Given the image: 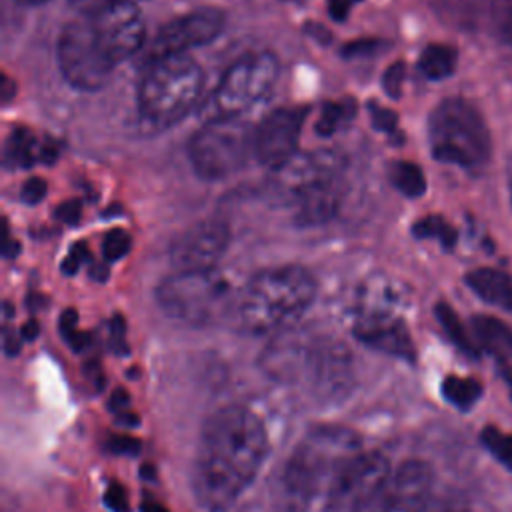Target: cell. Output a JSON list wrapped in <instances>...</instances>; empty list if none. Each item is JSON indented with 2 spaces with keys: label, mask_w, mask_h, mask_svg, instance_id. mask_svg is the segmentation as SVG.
Returning <instances> with one entry per match:
<instances>
[{
  "label": "cell",
  "mask_w": 512,
  "mask_h": 512,
  "mask_svg": "<svg viewBox=\"0 0 512 512\" xmlns=\"http://www.w3.org/2000/svg\"><path fill=\"white\" fill-rule=\"evenodd\" d=\"M268 456V430L246 406L212 412L196 444L192 490L208 512H226L250 488Z\"/></svg>",
  "instance_id": "cell-1"
},
{
  "label": "cell",
  "mask_w": 512,
  "mask_h": 512,
  "mask_svg": "<svg viewBox=\"0 0 512 512\" xmlns=\"http://www.w3.org/2000/svg\"><path fill=\"white\" fill-rule=\"evenodd\" d=\"M276 384L326 406L350 396L356 376L348 346L332 336L286 328L264 348L258 360Z\"/></svg>",
  "instance_id": "cell-2"
},
{
  "label": "cell",
  "mask_w": 512,
  "mask_h": 512,
  "mask_svg": "<svg viewBox=\"0 0 512 512\" xmlns=\"http://www.w3.org/2000/svg\"><path fill=\"white\" fill-rule=\"evenodd\" d=\"M316 298V278L298 264L264 268L240 290L230 326L242 334L264 336L286 330Z\"/></svg>",
  "instance_id": "cell-3"
},
{
  "label": "cell",
  "mask_w": 512,
  "mask_h": 512,
  "mask_svg": "<svg viewBox=\"0 0 512 512\" xmlns=\"http://www.w3.org/2000/svg\"><path fill=\"white\" fill-rule=\"evenodd\" d=\"M360 440L344 428H318L310 432L290 454L280 474V500L288 512H306L326 490L336 468L354 452Z\"/></svg>",
  "instance_id": "cell-4"
},
{
  "label": "cell",
  "mask_w": 512,
  "mask_h": 512,
  "mask_svg": "<svg viewBox=\"0 0 512 512\" xmlns=\"http://www.w3.org/2000/svg\"><path fill=\"white\" fill-rule=\"evenodd\" d=\"M238 290L226 272L176 270L156 288L158 308L174 322L204 328L228 322L234 312Z\"/></svg>",
  "instance_id": "cell-5"
},
{
  "label": "cell",
  "mask_w": 512,
  "mask_h": 512,
  "mask_svg": "<svg viewBox=\"0 0 512 512\" xmlns=\"http://www.w3.org/2000/svg\"><path fill=\"white\" fill-rule=\"evenodd\" d=\"M204 84L200 64L188 54L148 60L138 84V110L154 128L180 122L198 102Z\"/></svg>",
  "instance_id": "cell-6"
},
{
  "label": "cell",
  "mask_w": 512,
  "mask_h": 512,
  "mask_svg": "<svg viewBox=\"0 0 512 512\" xmlns=\"http://www.w3.org/2000/svg\"><path fill=\"white\" fill-rule=\"evenodd\" d=\"M430 152L438 162L466 170L480 168L492 152L482 114L462 98H446L428 116Z\"/></svg>",
  "instance_id": "cell-7"
},
{
  "label": "cell",
  "mask_w": 512,
  "mask_h": 512,
  "mask_svg": "<svg viewBox=\"0 0 512 512\" xmlns=\"http://www.w3.org/2000/svg\"><path fill=\"white\" fill-rule=\"evenodd\" d=\"M254 154V128L242 116L208 120L190 140L188 156L204 180H220L244 166Z\"/></svg>",
  "instance_id": "cell-8"
},
{
  "label": "cell",
  "mask_w": 512,
  "mask_h": 512,
  "mask_svg": "<svg viewBox=\"0 0 512 512\" xmlns=\"http://www.w3.org/2000/svg\"><path fill=\"white\" fill-rule=\"evenodd\" d=\"M390 476V462L382 452H354L332 474L322 494V512H368Z\"/></svg>",
  "instance_id": "cell-9"
},
{
  "label": "cell",
  "mask_w": 512,
  "mask_h": 512,
  "mask_svg": "<svg viewBox=\"0 0 512 512\" xmlns=\"http://www.w3.org/2000/svg\"><path fill=\"white\" fill-rule=\"evenodd\" d=\"M56 60L62 78L76 90H102L112 74L116 62L100 44L88 18L66 24L56 42Z\"/></svg>",
  "instance_id": "cell-10"
},
{
  "label": "cell",
  "mask_w": 512,
  "mask_h": 512,
  "mask_svg": "<svg viewBox=\"0 0 512 512\" xmlns=\"http://www.w3.org/2000/svg\"><path fill=\"white\" fill-rule=\"evenodd\" d=\"M280 64L272 52H252L238 58L212 94V110L220 116H242L264 100L278 78Z\"/></svg>",
  "instance_id": "cell-11"
},
{
  "label": "cell",
  "mask_w": 512,
  "mask_h": 512,
  "mask_svg": "<svg viewBox=\"0 0 512 512\" xmlns=\"http://www.w3.org/2000/svg\"><path fill=\"white\" fill-rule=\"evenodd\" d=\"M346 158L338 150L296 152L288 162L272 170L268 194L278 202H298L314 186L340 178Z\"/></svg>",
  "instance_id": "cell-12"
},
{
  "label": "cell",
  "mask_w": 512,
  "mask_h": 512,
  "mask_svg": "<svg viewBox=\"0 0 512 512\" xmlns=\"http://www.w3.org/2000/svg\"><path fill=\"white\" fill-rule=\"evenodd\" d=\"M224 26H226V14L220 8L204 6L192 12H186L170 20L156 32L148 48V54H150L148 60L186 54L192 48L204 46L214 38H218Z\"/></svg>",
  "instance_id": "cell-13"
},
{
  "label": "cell",
  "mask_w": 512,
  "mask_h": 512,
  "mask_svg": "<svg viewBox=\"0 0 512 512\" xmlns=\"http://www.w3.org/2000/svg\"><path fill=\"white\" fill-rule=\"evenodd\" d=\"M110 58L118 64L142 50L146 28L134 2H118L86 16Z\"/></svg>",
  "instance_id": "cell-14"
},
{
  "label": "cell",
  "mask_w": 512,
  "mask_h": 512,
  "mask_svg": "<svg viewBox=\"0 0 512 512\" xmlns=\"http://www.w3.org/2000/svg\"><path fill=\"white\" fill-rule=\"evenodd\" d=\"M230 244L226 222L210 218L192 224L170 244V260L176 270L216 268Z\"/></svg>",
  "instance_id": "cell-15"
},
{
  "label": "cell",
  "mask_w": 512,
  "mask_h": 512,
  "mask_svg": "<svg viewBox=\"0 0 512 512\" xmlns=\"http://www.w3.org/2000/svg\"><path fill=\"white\" fill-rule=\"evenodd\" d=\"M304 108H276L254 128V156L260 164L276 170L298 152Z\"/></svg>",
  "instance_id": "cell-16"
},
{
  "label": "cell",
  "mask_w": 512,
  "mask_h": 512,
  "mask_svg": "<svg viewBox=\"0 0 512 512\" xmlns=\"http://www.w3.org/2000/svg\"><path fill=\"white\" fill-rule=\"evenodd\" d=\"M430 498V466L422 460H408L390 476L370 512H424Z\"/></svg>",
  "instance_id": "cell-17"
},
{
  "label": "cell",
  "mask_w": 512,
  "mask_h": 512,
  "mask_svg": "<svg viewBox=\"0 0 512 512\" xmlns=\"http://www.w3.org/2000/svg\"><path fill=\"white\" fill-rule=\"evenodd\" d=\"M352 332L370 348L400 356L404 360H414V344L410 332L398 314L354 316Z\"/></svg>",
  "instance_id": "cell-18"
},
{
  "label": "cell",
  "mask_w": 512,
  "mask_h": 512,
  "mask_svg": "<svg viewBox=\"0 0 512 512\" xmlns=\"http://www.w3.org/2000/svg\"><path fill=\"white\" fill-rule=\"evenodd\" d=\"M342 200L344 186L340 178H332L314 186L296 202V226L312 228L330 222L340 212Z\"/></svg>",
  "instance_id": "cell-19"
},
{
  "label": "cell",
  "mask_w": 512,
  "mask_h": 512,
  "mask_svg": "<svg viewBox=\"0 0 512 512\" xmlns=\"http://www.w3.org/2000/svg\"><path fill=\"white\" fill-rule=\"evenodd\" d=\"M58 154L52 142H38L26 128H16L4 146V164L14 168H30L36 162H50Z\"/></svg>",
  "instance_id": "cell-20"
},
{
  "label": "cell",
  "mask_w": 512,
  "mask_h": 512,
  "mask_svg": "<svg viewBox=\"0 0 512 512\" xmlns=\"http://www.w3.org/2000/svg\"><path fill=\"white\" fill-rule=\"evenodd\" d=\"M468 288L484 302L512 312V276L498 268H476L466 274Z\"/></svg>",
  "instance_id": "cell-21"
},
{
  "label": "cell",
  "mask_w": 512,
  "mask_h": 512,
  "mask_svg": "<svg viewBox=\"0 0 512 512\" xmlns=\"http://www.w3.org/2000/svg\"><path fill=\"white\" fill-rule=\"evenodd\" d=\"M472 330L476 334V340L488 352L498 356L500 362L512 360V328L508 324L494 316L480 314L472 318Z\"/></svg>",
  "instance_id": "cell-22"
},
{
  "label": "cell",
  "mask_w": 512,
  "mask_h": 512,
  "mask_svg": "<svg viewBox=\"0 0 512 512\" xmlns=\"http://www.w3.org/2000/svg\"><path fill=\"white\" fill-rule=\"evenodd\" d=\"M456 68V50L446 44H428L418 58V70L428 80H444Z\"/></svg>",
  "instance_id": "cell-23"
},
{
  "label": "cell",
  "mask_w": 512,
  "mask_h": 512,
  "mask_svg": "<svg viewBox=\"0 0 512 512\" xmlns=\"http://www.w3.org/2000/svg\"><path fill=\"white\" fill-rule=\"evenodd\" d=\"M390 182L400 194L408 198H418L426 192V176L422 168L414 162H406V160L394 162L390 166Z\"/></svg>",
  "instance_id": "cell-24"
},
{
  "label": "cell",
  "mask_w": 512,
  "mask_h": 512,
  "mask_svg": "<svg viewBox=\"0 0 512 512\" xmlns=\"http://www.w3.org/2000/svg\"><path fill=\"white\" fill-rule=\"evenodd\" d=\"M442 396L458 410H468L482 396V384L474 378L448 376L442 382Z\"/></svg>",
  "instance_id": "cell-25"
},
{
  "label": "cell",
  "mask_w": 512,
  "mask_h": 512,
  "mask_svg": "<svg viewBox=\"0 0 512 512\" xmlns=\"http://www.w3.org/2000/svg\"><path fill=\"white\" fill-rule=\"evenodd\" d=\"M436 318H438L440 326L444 328V332L448 334V338H450L462 352H466V354H470V356H476V354H478V348H476V344L472 342V338L468 336V332H466L464 324L460 322L458 314H456L446 302L436 304Z\"/></svg>",
  "instance_id": "cell-26"
},
{
  "label": "cell",
  "mask_w": 512,
  "mask_h": 512,
  "mask_svg": "<svg viewBox=\"0 0 512 512\" xmlns=\"http://www.w3.org/2000/svg\"><path fill=\"white\" fill-rule=\"evenodd\" d=\"M354 112H356V104L350 100L324 104L316 122V132L320 136H332L336 130H340L344 124H348L354 118Z\"/></svg>",
  "instance_id": "cell-27"
},
{
  "label": "cell",
  "mask_w": 512,
  "mask_h": 512,
  "mask_svg": "<svg viewBox=\"0 0 512 512\" xmlns=\"http://www.w3.org/2000/svg\"><path fill=\"white\" fill-rule=\"evenodd\" d=\"M412 232H414L416 238H434L444 248H452L456 244V238H458L456 230L442 216H436V214H430V216L418 220L412 226Z\"/></svg>",
  "instance_id": "cell-28"
},
{
  "label": "cell",
  "mask_w": 512,
  "mask_h": 512,
  "mask_svg": "<svg viewBox=\"0 0 512 512\" xmlns=\"http://www.w3.org/2000/svg\"><path fill=\"white\" fill-rule=\"evenodd\" d=\"M484 448L508 470H512V434L502 432L496 426H486L480 434Z\"/></svg>",
  "instance_id": "cell-29"
},
{
  "label": "cell",
  "mask_w": 512,
  "mask_h": 512,
  "mask_svg": "<svg viewBox=\"0 0 512 512\" xmlns=\"http://www.w3.org/2000/svg\"><path fill=\"white\" fill-rule=\"evenodd\" d=\"M130 234L116 228V230H110L106 236H104V242H102V254L108 262H116L120 258H124L128 252H130Z\"/></svg>",
  "instance_id": "cell-30"
},
{
  "label": "cell",
  "mask_w": 512,
  "mask_h": 512,
  "mask_svg": "<svg viewBox=\"0 0 512 512\" xmlns=\"http://www.w3.org/2000/svg\"><path fill=\"white\" fill-rule=\"evenodd\" d=\"M424 512H470V506L462 494L444 492L442 496L430 498Z\"/></svg>",
  "instance_id": "cell-31"
},
{
  "label": "cell",
  "mask_w": 512,
  "mask_h": 512,
  "mask_svg": "<svg viewBox=\"0 0 512 512\" xmlns=\"http://www.w3.org/2000/svg\"><path fill=\"white\" fill-rule=\"evenodd\" d=\"M404 76H406V68L404 62H394L386 68V72L382 74V88L384 92L392 98L398 100L402 96V84H404Z\"/></svg>",
  "instance_id": "cell-32"
},
{
  "label": "cell",
  "mask_w": 512,
  "mask_h": 512,
  "mask_svg": "<svg viewBox=\"0 0 512 512\" xmlns=\"http://www.w3.org/2000/svg\"><path fill=\"white\" fill-rule=\"evenodd\" d=\"M370 122L378 132L384 134H394L396 126H398V116L394 110L384 108V106H376L374 102L370 104Z\"/></svg>",
  "instance_id": "cell-33"
},
{
  "label": "cell",
  "mask_w": 512,
  "mask_h": 512,
  "mask_svg": "<svg viewBox=\"0 0 512 512\" xmlns=\"http://www.w3.org/2000/svg\"><path fill=\"white\" fill-rule=\"evenodd\" d=\"M48 192V186H46V180L40 178V176H34V178H28L22 188H20V200L24 204H38Z\"/></svg>",
  "instance_id": "cell-34"
},
{
  "label": "cell",
  "mask_w": 512,
  "mask_h": 512,
  "mask_svg": "<svg viewBox=\"0 0 512 512\" xmlns=\"http://www.w3.org/2000/svg\"><path fill=\"white\" fill-rule=\"evenodd\" d=\"M86 258H88V248L84 244H74L68 256L62 260V272L74 274L80 268V264H84Z\"/></svg>",
  "instance_id": "cell-35"
},
{
  "label": "cell",
  "mask_w": 512,
  "mask_h": 512,
  "mask_svg": "<svg viewBox=\"0 0 512 512\" xmlns=\"http://www.w3.org/2000/svg\"><path fill=\"white\" fill-rule=\"evenodd\" d=\"M382 44L378 40H354L342 46V54L344 56H366L372 54L380 48Z\"/></svg>",
  "instance_id": "cell-36"
},
{
  "label": "cell",
  "mask_w": 512,
  "mask_h": 512,
  "mask_svg": "<svg viewBox=\"0 0 512 512\" xmlns=\"http://www.w3.org/2000/svg\"><path fill=\"white\" fill-rule=\"evenodd\" d=\"M118 2H134V0H70V4L86 16H92L100 10H104L106 6H112V4H118Z\"/></svg>",
  "instance_id": "cell-37"
},
{
  "label": "cell",
  "mask_w": 512,
  "mask_h": 512,
  "mask_svg": "<svg viewBox=\"0 0 512 512\" xmlns=\"http://www.w3.org/2000/svg\"><path fill=\"white\" fill-rule=\"evenodd\" d=\"M80 214H82V206L76 200H68L60 204L56 210V216L66 224H76L80 220Z\"/></svg>",
  "instance_id": "cell-38"
},
{
  "label": "cell",
  "mask_w": 512,
  "mask_h": 512,
  "mask_svg": "<svg viewBox=\"0 0 512 512\" xmlns=\"http://www.w3.org/2000/svg\"><path fill=\"white\" fill-rule=\"evenodd\" d=\"M328 2V12L332 16V20L336 22H344L352 10V6L360 0H326Z\"/></svg>",
  "instance_id": "cell-39"
},
{
  "label": "cell",
  "mask_w": 512,
  "mask_h": 512,
  "mask_svg": "<svg viewBox=\"0 0 512 512\" xmlns=\"http://www.w3.org/2000/svg\"><path fill=\"white\" fill-rule=\"evenodd\" d=\"M106 504L116 510V512H126V498H124V490L118 484H112L106 492Z\"/></svg>",
  "instance_id": "cell-40"
},
{
  "label": "cell",
  "mask_w": 512,
  "mask_h": 512,
  "mask_svg": "<svg viewBox=\"0 0 512 512\" xmlns=\"http://www.w3.org/2000/svg\"><path fill=\"white\" fill-rule=\"evenodd\" d=\"M498 28H500V36H502L504 40L512 42V0H508V4L504 6Z\"/></svg>",
  "instance_id": "cell-41"
},
{
  "label": "cell",
  "mask_w": 512,
  "mask_h": 512,
  "mask_svg": "<svg viewBox=\"0 0 512 512\" xmlns=\"http://www.w3.org/2000/svg\"><path fill=\"white\" fill-rule=\"evenodd\" d=\"M20 348V342H18V336L12 334L10 330H4V350L8 354H16Z\"/></svg>",
  "instance_id": "cell-42"
},
{
  "label": "cell",
  "mask_w": 512,
  "mask_h": 512,
  "mask_svg": "<svg viewBox=\"0 0 512 512\" xmlns=\"http://www.w3.org/2000/svg\"><path fill=\"white\" fill-rule=\"evenodd\" d=\"M36 334H38V324H36L34 320H32V322H26L24 328H22V338L30 340V338H36Z\"/></svg>",
  "instance_id": "cell-43"
},
{
  "label": "cell",
  "mask_w": 512,
  "mask_h": 512,
  "mask_svg": "<svg viewBox=\"0 0 512 512\" xmlns=\"http://www.w3.org/2000/svg\"><path fill=\"white\" fill-rule=\"evenodd\" d=\"M500 370H502V376L510 388V394H512V366H508L506 362H500Z\"/></svg>",
  "instance_id": "cell-44"
},
{
  "label": "cell",
  "mask_w": 512,
  "mask_h": 512,
  "mask_svg": "<svg viewBox=\"0 0 512 512\" xmlns=\"http://www.w3.org/2000/svg\"><path fill=\"white\" fill-rule=\"evenodd\" d=\"M14 92V88H12V84H10V80L4 76V94H2V100L4 102H8L10 100V94Z\"/></svg>",
  "instance_id": "cell-45"
},
{
  "label": "cell",
  "mask_w": 512,
  "mask_h": 512,
  "mask_svg": "<svg viewBox=\"0 0 512 512\" xmlns=\"http://www.w3.org/2000/svg\"><path fill=\"white\" fill-rule=\"evenodd\" d=\"M20 6H42V4H46V2H50V0H16Z\"/></svg>",
  "instance_id": "cell-46"
},
{
  "label": "cell",
  "mask_w": 512,
  "mask_h": 512,
  "mask_svg": "<svg viewBox=\"0 0 512 512\" xmlns=\"http://www.w3.org/2000/svg\"><path fill=\"white\" fill-rule=\"evenodd\" d=\"M510 198H512V182H510Z\"/></svg>",
  "instance_id": "cell-47"
}]
</instances>
